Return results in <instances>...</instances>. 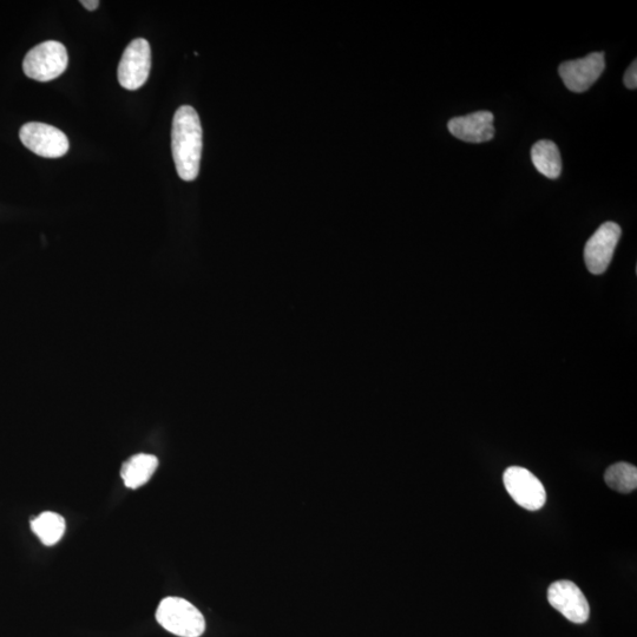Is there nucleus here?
I'll use <instances>...</instances> for the list:
<instances>
[{
  "mask_svg": "<svg viewBox=\"0 0 637 637\" xmlns=\"http://www.w3.org/2000/svg\"><path fill=\"white\" fill-rule=\"evenodd\" d=\"M203 133L199 114L189 105L177 109L172 129V150L177 174L194 181L200 173Z\"/></svg>",
  "mask_w": 637,
  "mask_h": 637,
  "instance_id": "f257e3e1",
  "label": "nucleus"
},
{
  "mask_svg": "<svg viewBox=\"0 0 637 637\" xmlns=\"http://www.w3.org/2000/svg\"><path fill=\"white\" fill-rule=\"evenodd\" d=\"M160 625L180 637H200L206 630V621L199 609L180 597H167L156 610Z\"/></svg>",
  "mask_w": 637,
  "mask_h": 637,
  "instance_id": "f03ea898",
  "label": "nucleus"
},
{
  "mask_svg": "<svg viewBox=\"0 0 637 637\" xmlns=\"http://www.w3.org/2000/svg\"><path fill=\"white\" fill-rule=\"evenodd\" d=\"M68 64L67 48L62 43L48 41L28 52L23 61V70L31 80L50 82L63 75Z\"/></svg>",
  "mask_w": 637,
  "mask_h": 637,
  "instance_id": "7ed1b4c3",
  "label": "nucleus"
},
{
  "mask_svg": "<svg viewBox=\"0 0 637 637\" xmlns=\"http://www.w3.org/2000/svg\"><path fill=\"white\" fill-rule=\"evenodd\" d=\"M24 147L45 159H58L68 153L70 143L67 135L49 124L30 122L19 131Z\"/></svg>",
  "mask_w": 637,
  "mask_h": 637,
  "instance_id": "20e7f679",
  "label": "nucleus"
},
{
  "mask_svg": "<svg viewBox=\"0 0 637 637\" xmlns=\"http://www.w3.org/2000/svg\"><path fill=\"white\" fill-rule=\"evenodd\" d=\"M151 68V49L143 38L134 39L124 50L118 65V82L124 89L137 90L146 84Z\"/></svg>",
  "mask_w": 637,
  "mask_h": 637,
  "instance_id": "39448f33",
  "label": "nucleus"
},
{
  "mask_svg": "<svg viewBox=\"0 0 637 637\" xmlns=\"http://www.w3.org/2000/svg\"><path fill=\"white\" fill-rule=\"evenodd\" d=\"M505 489L520 507L529 511L543 508L547 494L540 479L521 466H511L504 472Z\"/></svg>",
  "mask_w": 637,
  "mask_h": 637,
  "instance_id": "423d86ee",
  "label": "nucleus"
},
{
  "mask_svg": "<svg viewBox=\"0 0 637 637\" xmlns=\"http://www.w3.org/2000/svg\"><path fill=\"white\" fill-rule=\"evenodd\" d=\"M621 234L617 223L606 222L591 236L584 247V261L591 274L600 275L607 271Z\"/></svg>",
  "mask_w": 637,
  "mask_h": 637,
  "instance_id": "0eeeda50",
  "label": "nucleus"
},
{
  "mask_svg": "<svg viewBox=\"0 0 637 637\" xmlns=\"http://www.w3.org/2000/svg\"><path fill=\"white\" fill-rule=\"evenodd\" d=\"M604 69L606 62L603 52H593L586 57L562 63L558 72L570 91L581 94L593 87Z\"/></svg>",
  "mask_w": 637,
  "mask_h": 637,
  "instance_id": "6e6552de",
  "label": "nucleus"
},
{
  "mask_svg": "<svg viewBox=\"0 0 637 637\" xmlns=\"http://www.w3.org/2000/svg\"><path fill=\"white\" fill-rule=\"evenodd\" d=\"M548 601L570 622L582 625L589 619L590 607L581 589L570 581H558L548 590Z\"/></svg>",
  "mask_w": 637,
  "mask_h": 637,
  "instance_id": "1a4fd4ad",
  "label": "nucleus"
},
{
  "mask_svg": "<svg viewBox=\"0 0 637 637\" xmlns=\"http://www.w3.org/2000/svg\"><path fill=\"white\" fill-rule=\"evenodd\" d=\"M450 133L456 139L468 143H484L495 136L494 114L490 111L455 117L448 123Z\"/></svg>",
  "mask_w": 637,
  "mask_h": 637,
  "instance_id": "9d476101",
  "label": "nucleus"
},
{
  "mask_svg": "<svg viewBox=\"0 0 637 637\" xmlns=\"http://www.w3.org/2000/svg\"><path fill=\"white\" fill-rule=\"evenodd\" d=\"M159 466V459L147 453H139L122 465L121 477L129 489H139L150 481Z\"/></svg>",
  "mask_w": 637,
  "mask_h": 637,
  "instance_id": "9b49d317",
  "label": "nucleus"
},
{
  "mask_svg": "<svg viewBox=\"0 0 637 637\" xmlns=\"http://www.w3.org/2000/svg\"><path fill=\"white\" fill-rule=\"evenodd\" d=\"M531 160L535 168L548 179L555 180L562 172V159L560 150L554 142L548 140L538 141L531 149Z\"/></svg>",
  "mask_w": 637,
  "mask_h": 637,
  "instance_id": "f8f14e48",
  "label": "nucleus"
},
{
  "mask_svg": "<svg viewBox=\"0 0 637 637\" xmlns=\"http://www.w3.org/2000/svg\"><path fill=\"white\" fill-rule=\"evenodd\" d=\"M65 528L67 525H65L64 518L56 512H43L31 521L32 531L48 547H52L62 540Z\"/></svg>",
  "mask_w": 637,
  "mask_h": 637,
  "instance_id": "ddd939ff",
  "label": "nucleus"
},
{
  "mask_svg": "<svg viewBox=\"0 0 637 637\" xmlns=\"http://www.w3.org/2000/svg\"><path fill=\"white\" fill-rule=\"evenodd\" d=\"M604 481L609 488L621 494H630L637 487V470L634 465L625 462L609 466Z\"/></svg>",
  "mask_w": 637,
  "mask_h": 637,
  "instance_id": "4468645a",
  "label": "nucleus"
},
{
  "mask_svg": "<svg viewBox=\"0 0 637 637\" xmlns=\"http://www.w3.org/2000/svg\"><path fill=\"white\" fill-rule=\"evenodd\" d=\"M625 84L626 87L629 89H636L637 87V63L636 61H634L632 64H630V67L628 68L626 75H625Z\"/></svg>",
  "mask_w": 637,
  "mask_h": 637,
  "instance_id": "2eb2a0df",
  "label": "nucleus"
},
{
  "mask_svg": "<svg viewBox=\"0 0 637 637\" xmlns=\"http://www.w3.org/2000/svg\"><path fill=\"white\" fill-rule=\"evenodd\" d=\"M81 4L89 11H95L100 6L98 0H82Z\"/></svg>",
  "mask_w": 637,
  "mask_h": 637,
  "instance_id": "dca6fc26",
  "label": "nucleus"
}]
</instances>
